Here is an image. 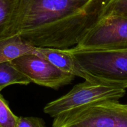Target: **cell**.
<instances>
[{
  "instance_id": "cell-13",
  "label": "cell",
  "mask_w": 127,
  "mask_h": 127,
  "mask_svg": "<svg viewBox=\"0 0 127 127\" xmlns=\"http://www.w3.org/2000/svg\"><path fill=\"white\" fill-rule=\"evenodd\" d=\"M17 127H46L43 119L35 117H19Z\"/></svg>"
},
{
  "instance_id": "cell-10",
  "label": "cell",
  "mask_w": 127,
  "mask_h": 127,
  "mask_svg": "<svg viewBox=\"0 0 127 127\" xmlns=\"http://www.w3.org/2000/svg\"><path fill=\"white\" fill-rule=\"evenodd\" d=\"M31 83L11 62L0 63V91L12 84L27 85Z\"/></svg>"
},
{
  "instance_id": "cell-11",
  "label": "cell",
  "mask_w": 127,
  "mask_h": 127,
  "mask_svg": "<svg viewBox=\"0 0 127 127\" xmlns=\"http://www.w3.org/2000/svg\"><path fill=\"white\" fill-rule=\"evenodd\" d=\"M18 120L0 91V127H17Z\"/></svg>"
},
{
  "instance_id": "cell-4",
  "label": "cell",
  "mask_w": 127,
  "mask_h": 127,
  "mask_svg": "<svg viewBox=\"0 0 127 127\" xmlns=\"http://www.w3.org/2000/svg\"><path fill=\"white\" fill-rule=\"evenodd\" d=\"M125 94L124 88L107 86L85 80L74 86L66 94L46 104L44 112L55 118L98 102L118 100Z\"/></svg>"
},
{
  "instance_id": "cell-9",
  "label": "cell",
  "mask_w": 127,
  "mask_h": 127,
  "mask_svg": "<svg viewBox=\"0 0 127 127\" xmlns=\"http://www.w3.org/2000/svg\"><path fill=\"white\" fill-rule=\"evenodd\" d=\"M34 48L35 47L25 42L19 35L0 39V63L11 62L26 53H34Z\"/></svg>"
},
{
  "instance_id": "cell-7",
  "label": "cell",
  "mask_w": 127,
  "mask_h": 127,
  "mask_svg": "<svg viewBox=\"0 0 127 127\" xmlns=\"http://www.w3.org/2000/svg\"><path fill=\"white\" fill-rule=\"evenodd\" d=\"M34 53L46 59L62 71L70 73L75 77H83L68 48L35 47Z\"/></svg>"
},
{
  "instance_id": "cell-8",
  "label": "cell",
  "mask_w": 127,
  "mask_h": 127,
  "mask_svg": "<svg viewBox=\"0 0 127 127\" xmlns=\"http://www.w3.org/2000/svg\"><path fill=\"white\" fill-rule=\"evenodd\" d=\"M21 0H0V39L17 35Z\"/></svg>"
},
{
  "instance_id": "cell-5",
  "label": "cell",
  "mask_w": 127,
  "mask_h": 127,
  "mask_svg": "<svg viewBox=\"0 0 127 127\" xmlns=\"http://www.w3.org/2000/svg\"><path fill=\"white\" fill-rule=\"evenodd\" d=\"M83 48H127V17L105 15L75 45Z\"/></svg>"
},
{
  "instance_id": "cell-12",
  "label": "cell",
  "mask_w": 127,
  "mask_h": 127,
  "mask_svg": "<svg viewBox=\"0 0 127 127\" xmlns=\"http://www.w3.org/2000/svg\"><path fill=\"white\" fill-rule=\"evenodd\" d=\"M105 15L127 17V0H108L105 8Z\"/></svg>"
},
{
  "instance_id": "cell-1",
  "label": "cell",
  "mask_w": 127,
  "mask_h": 127,
  "mask_svg": "<svg viewBox=\"0 0 127 127\" xmlns=\"http://www.w3.org/2000/svg\"><path fill=\"white\" fill-rule=\"evenodd\" d=\"M108 0H21L17 33L35 47L69 48L105 14Z\"/></svg>"
},
{
  "instance_id": "cell-2",
  "label": "cell",
  "mask_w": 127,
  "mask_h": 127,
  "mask_svg": "<svg viewBox=\"0 0 127 127\" xmlns=\"http://www.w3.org/2000/svg\"><path fill=\"white\" fill-rule=\"evenodd\" d=\"M68 50L85 80L127 89V48Z\"/></svg>"
},
{
  "instance_id": "cell-6",
  "label": "cell",
  "mask_w": 127,
  "mask_h": 127,
  "mask_svg": "<svg viewBox=\"0 0 127 127\" xmlns=\"http://www.w3.org/2000/svg\"><path fill=\"white\" fill-rule=\"evenodd\" d=\"M11 62L31 83L52 89L70 84L75 77L62 71L34 53L22 55Z\"/></svg>"
},
{
  "instance_id": "cell-3",
  "label": "cell",
  "mask_w": 127,
  "mask_h": 127,
  "mask_svg": "<svg viewBox=\"0 0 127 127\" xmlns=\"http://www.w3.org/2000/svg\"><path fill=\"white\" fill-rule=\"evenodd\" d=\"M52 127H127V104L94 103L54 118Z\"/></svg>"
}]
</instances>
